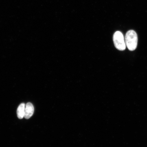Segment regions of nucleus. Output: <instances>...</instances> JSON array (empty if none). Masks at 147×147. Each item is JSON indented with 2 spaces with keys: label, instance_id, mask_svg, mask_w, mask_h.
<instances>
[{
  "label": "nucleus",
  "instance_id": "obj_4",
  "mask_svg": "<svg viewBox=\"0 0 147 147\" xmlns=\"http://www.w3.org/2000/svg\"><path fill=\"white\" fill-rule=\"evenodd\" d=\"M25 105L24 103H22L18 106L17 111L18 119H21L24 116Z\"/></svg>",
  "mask_w": 147,
  "mask_h": 147
},
{
  "label": "nucleus",
  "instance_id": "obj_3",
  "mask_svg": "<svg viewBox=\"0 0 147 147\" xmlns=\"http://www.w3.org/2000/svg\"><path fill=\"white\" fill-rule=\"evenodd\" d=\"M34 111V107L30 102H28L25 106L24 116L25 119H28L32 116Z\"/></svg>",
  "mask_w": 147,
  "mask_h": 147
},
{
  "label": "nucleus",
  "instance_id": "obj_2",
  "mask_svg": "<svg viewBox=\"0 0 147 147\" xmlns=\"http://www.w3.org/2000/svg\"><path fill=\"white\" fill-rule=\"evenodd\" d=\"M113 41L115 47L118 50L123 51L125 49L126 45L123 35L122 32L119 31L115 32L113 36Z\"/></svg>",
  "mask_w": 147,
  "mask_h": 147
},
{
  "label": "nucleus",
  "instance_id": "obj_1",
  "mask_svg": "<svg viewBox=\"0 0 147 147\" xmlns=\"http://www.w3.org/2000/svg\"><path fill=\"white\" fill-rule=\"evenodd\" d=\"M125 43L130 51H134L137 48L138 38L136 32L134 30H129L126 33L125 38Z\"/></svg>",
  "mask_w": 147,
  "mask_h": 147
}]
</instances>
